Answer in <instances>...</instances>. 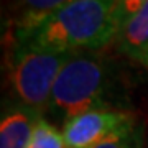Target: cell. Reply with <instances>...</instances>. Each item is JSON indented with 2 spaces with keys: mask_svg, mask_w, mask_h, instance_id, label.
Segmentation results:
<instances>
[{
  "mask_svg": "<svg viewBox=\"0 0 148 148\" xmlns=\"http://www.w3.org/2000/svg\"><path fill=\"white\" fill-rule=\"evenodd\" d=\"M137 119L130 110H89L63 123L64 148H94L99 142Z\"/></svg>",
  "mask_w": 148,
  "mask_h": 148,
  "instance_id": "4",
  "label": "cell"
},
{
  "mask_svg": "<svg viewBox=\"0 0 148 148\" xmlns=\"http://www.w3.org/2000/svg\"><path fill=\"white\" fill-rule=\"evenodd\" d=\"M73 0H10V35L25 32L36 25L51 12L66 5Z\"/></svg>",
  "mask_w": 148,
  "mask_h": 148,
  "instance_id": "7",
  "label": "cell"
},
{
  "mask_svg": "<svg viewBox=\"0 0 148 148\" xmlns=\"http://www.w3.org/2000/svg\"><path fill=\"white\" fill-rule=\"evenodd\" d=\"M148 0H117L115 12H114V23H115L117 32L130 16L138 12L143 5H147Z\"/></svg>",
  "mask_w": 148,
  "mask_h": 148,
  "instance_id": "10",
  "label": "cell"
},
{
  "mask_svg": "<svg viewBox=\"0 0 148 148\" xmlns=\"http://www.w3.org/2000/svg\"><path fill=\"white\" fill-rule=\"evenodd\" d=\"M71 54L35 51L20 45H12L8 81L15 94L13 97L45 115L56 77Z\"/></svg>",
  "mask_w": 148,
  "mask_h": 148,
  "instance_id": "3",
  "label": "cell"
},
{
  "mask_svg": "<svg viewBox=\"0 0 148 148\" xmlns=\"http://www.w3.org/2000/svg\"><path fill=\"white\" fill-rule=\"evenodd\" d=\"M94 148H145V125L138 119H133Z\"/></svg>",
  "mask_w": 148,
  "mask_h": 148,
  "instance_id": "8",
  "label": "cell"
},
{
  "mask_svg": "<svg viewBox=\"0 0 148 148\" xmlns=\"http://www.w3.org/2000/svg\"><path fill=\"white\" fill-rule=\"evenodd\" d=\"M27 148H64L63 133L49 120L41 117L33 130V135Z\"/></svg>",
  "mask_w": 148,
  "mask_h": 148,
  "instance_id": "9",
  "label": "cell"
},
{
  "mask_svg": "<svg viewBox=\"0 0 148 148\" xmlns=\"http://www.w3.org/2000/svg\"><path fill=\"white\" fill-rule=\"evenodd\" d=\"M41 117L40 112L15 97L3 99L0 117V148H27Z\"/></svg>",
  "mask_w": 148,
  "mask_h": 148,
  "instance_id": "5",
  "label": "cell"
},
{
  "mask_svg": "<svg viewBox=\"0 0 148 148\" xmlns=\"http://www.w3.org/2000/svg\"><path fill=\"white\" fill-rule=\"evenodd\" d=\"M117 0H73L25 32L10 35L12 45L46 53L101 51L117 36Z\"/></svg>",
  "mask_w": 148,
  "mask_h": 148,
  "instance_id": "2",
  "label": "cell"
},
{
  "mask_svg": "<svg viewBox=\"0 0 148 148\" xmlns=\"http://www.w3.org/2000/svg\"><path fill=\"white\" fill-rule=\"evenodd\" d=\"M114 41L123 56L148 64V3L122 25Z\"/></svg>",
  "mask_w": 148,
  "mask_h": 148,
  "instance_id": "6",
  "label": "cell"
},
{
  "mask_svg": "<svg viewBox=\"0 0 148 148\" xmlns=\"http://www.w3.org/2000/svg\"><path fill=\"white\" fill-rule=\"evenodd\" d=\"M125 79L115 59L101 51H76L59 71L46 114L64 123L89 110H128Z\"/></svg>",
  "mask_w": 148,
  "mask_h": 148,
  "instance_id": "1",
  "label": "cell"
}]
</instances>
